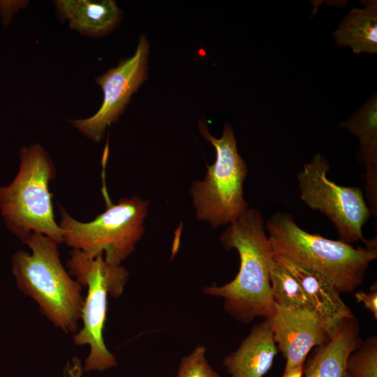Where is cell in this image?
<instances>
[{"label": "cell", "instance_id": "obj_11", "mask_svg": "<svg viewBox=\"0 0 377 377\" xmlns=\"http://www.w3.org/2000/svg\"><path fill=\"white\" fill-rule=\"evenodd\" d=\"M274 256L299 281L313 312L331 337L343 318L354 315L327 277L291 258L276 253Z\"/></svg>", "mask_w": 377, "mask_h": 377}, {"label": "cell", "instance_id": "obj_18", "mask_svg": "<svg viewBox=\"0 0 377 377\" xmlns=\"http://www.w3.org/2000/svg\"><path fill=\"white\" fill-rule=\"evenodd\" d=\"M343 377H377V337L370 335L348 355Z\"/></svg>", "mask_w": 377, "mask_h": 377}, {"label": "cell", "instance_id": "obj_14", "mask_svg": "<svg viewBox=\"0 0 377 377\" xmlns=\"http://www.w3.org/2000/svg\"><path fill=\"white\" fill-rule=\"evenodd\" d=\"M340 126L355 135L360 149L359 160L364 165L365 194L371 215H377V94L369 97L363 105Z\"/></svg>", "mask_w": 377, "mask_h": 377}, {"label": "cell", "instance_id": "obj_19", "mask_svg": "<svg viewBox=\"0 0 377 377\" xmlns=\"http://www.w3.org/2000/svg\"><path fill=\"white\" fill-rule=\"evenodd\" d=\"M206 353L204 346H195L182 358L176 377H221L209 364Z\"/></svg>", "mask_w": 377, "mask_h": 377}, {"label": "cell", "instance_id": "obj_12", "mask_svg": "<svg viewBox=\"0 0 377 377\" xmlns=\"http://www.w3.org/2000/svg\"><path fill=\"white\" fill-rule=\"evenodd\" d=\"M362 341L355 316L343 318L330 339L305 360L302 377H343L347 358Z\"/></svg>", "mask_w": 377, "mask_h": 377}, {"label": "cell", "instance_id": "obj_10", "mask_svg": "<svg viewBox=\"0 0 377 377\" xmlns=\"http://www.w3.org/2000/svg\"><path fill=\"white\" fill-rule=\"evenodd\" d=\"M268 321L278 351L286 359L284 372L304 364L307 355L316 346L331 337L316 314L308 310H294L275 303Z\"/></svg>", "mask_w": 377, "mask_h": 377}, {"label": "cell", "instance_id": "obj_7", "mask_svg": "<svg viewBox=\"0 0 377 377\" xmlns=\"http://www.w3.org/2000/svg\"><path fill=\"white\" fill-rule=\"evenodd\" d=\"M199 128L203 138L214 147L216 159L207 165L204 179L192 183L190 192L197 219L217 228L232 223L249 208L243 191L248 169L229 124H225L219 138L213 136L202 122Z\"/></svg>", "mask_w": 377, "mask_h": 377}, {"label": "cell", "instance_id": "obj_4", "mask_svg": "<svg viewBox=\"0 0 377 377\" xmlns=\"http://www.w3.org/2000/svg\"><path fill=\"white\" fill-rule=\"evenodd\" d=\"M20 159L13 181L0 187V211L7 228L21 241L32 232H40L59 244L64 243L49 190L57 174L53 161L38 143L22 147Z\"/></svg>", "mask_w": 377, "mask_h": 377}, {"label": "cell", "instance_id": "obj_15", "mask_svg": "<svg viewBox=\"0 0 377 377\" xmlns=\"http://www.w3.org/2000/svg\"><path fill=\"white\" fill-rule=\"evenodd\" d=\"M54 4L59 17L68 20L72 29L89 36L108 32L121 18L113 0H59Z\"/></svg>", "mask_w": 377, "mask_h": 377}, {"label": "cell", "instance_id": "obj_3", "mask_svg": "<svg viewBox=\"0 0 377 377\" xmlns=\"http://www.w3.org/2000/svg\"><path fill=\"white\" fill-rule=\"evenodd\" d=\"M274 252L291 258L327 277L339 294L351 293L364 279L377 258L376 237L364 246L353 247L303 230L288 212H277L265 222Z\"/></svg>", "mask_w": 377, "mask_h": 377}, {"label": "cell", "instance_id": "obj_22", "mask_svg": "<svg viewBox=\"0 0 377 377\" xmlns=\"http://www.w3.org/2000/svg\"><path fill=\"white\" fill-rule=\"evenodd\" d=\"M304 364L297 366L287 372L283 373L281 377H302Z\"/></svg>", "mask_w": 377, "mask_h": 377}, {"label": "cell", "instance_id": "obj_20", "mask_svg": "<svg viewBox=\"0 0 377 377\" xmlns=\"http://www.w3.org/2000/svg\"><path fill=\"white\" fill-rule=\"evenodd\" d=\"M356 302L362 303L367 310H368L377 320V288L376 283L373 285L370 292L357 291L355 293Z\"/></svg>", "mask_w": 377, "mask_h": 377}, {"label": "cell", "instance_id": "obj_5", "mask_svg": "<svg viewBox=\"0 0 377 377\" xmlns=\"http://www.w3.org/2000/svg\"><path fill=\"white\" fill-rule=\"evenodd\" d=\"M66 265L70 275L87 288L81 311L82 327L73 337L75 345L90 348L83 371L103 372L117 367L115 356L105 343L103 330L108 297L123 294L129 273L121 264L106 261L103 254L91 257L76 249L71 252Z\"/></svg>", "mask_w": 377, "mask_h": 377}, {"label": "cell", "instance_id": "obj_1", "mask_svg": "<svg viewBox=\"0 0 377 377\" xmlns=\"http://www.w3.org/2000/svg\"><path fill=\"white\" fill-rule=\"evenodd\" d=\"M226 250L235 249L239 268L235 277L223 286L212 285L203 292L223 300V309L240 323L257 317L267 318L275 311L269 279L274 250L260 211L248 208L230 223L220 236Z\"/></svg>", "mask_w": 377, "mask_h": 377}, {"label": "cell", "instance_id": "obj_9", "mask_svg": "<svg viewBox=\"0 0 377 377\" xmlns=\"http://www.w3.org/2000/svg\"><path fill=\"white\" fill-rule=\"evenodd\" d=\"M149 51L147 39L141 36L132 57L96 78L103 93L101 106L89 118L71 121L75 128L96 142L101 140L107 127L117 120L133 94L146 80Z\"/></svg>", "mask_w": 377, "mask_h": 377}, {"label": "cell", "instance_id": "obj_17", "mask_svg": "<svg viewBox=\"0 0 377 377\" xmlns=\"http://www.w3.org/2000/svg\"><path fill=\"white\" fill-rule=\"evenodd\" d=\"M269 279L272 297L276 304L290 309L313 312L309 300L299 281L274 256L270 266Z\"/></svg>", "mask_w": 377, "mask_h": 377}, {"label": "cell", "instance_id": "obj_21", "mask_svg": "<svg viewBox=\"0 0 377 377\" xmlns=\"http://www.w3.org/2000/svg\"><path fill=\"white\" fill-rule=\"evenodd\" d=\"M83 365L80 359L73 357L70 363H68L64 369L63 377H82Z\"/></svg>", "mask_w": 377, "mask_h": 377}, {"label": "cell", "instance_id": "obj_13", "mask_svg": "<svg viewBox=\"0 0 377 377\" xmlns=\"http://www.w3.org/2000/svg\"><path fill=\"white\" fill-rule=\"evenodd\" d=\"M268 321L254 324L238 348L222 360L229 377H263L278 353Z\"/></svg>", "mask_w": 377, "mask_h": 377}, {"label": "cell", "instance_id": "obj_8", "mask_svg": "<svg viewBox=\"0 0 377 377\" xmlns=\"http://www.w3.org/2000/svg\"><path fill=\"white\" fill-rule=\"evenodd\" d=\"M328 161L317 154L303 165L297 175L301 200L313 211L325 214L334 226L339 240L352 244L359 241L367 245L362 228L371 212L362 190L343 186L329 179Z\"/></svg>", "mask_w": 377, "mask_h": 377}, {"label": "cell", "instance_id": "obj_16", "mask_svg": "<svg viewBox=\"0 0 377 377\" xmlns=\"http://www.w3.org/2000/svg\"><path fill=\"white\" fill-rule=\"evenodd\" d=\"M364 8H352L333 32L336 43L355 54L377 53V1H362Z\"/></svg>", "mask_w": 377, "mask_h": 377}, {"label": "cell", "instance_id": "obj_6", "mask_svg": "<svg viewBox=\"0 0 377 377\" xmlns=\"http://www.w3.org/2000/svg\"><path fill=\"white\" fill-rule=\"evenodd\" d=\"M103 193L106 209L94 219L80 221L61 207L59 225L64 242L73 249L91 257L103 254L106 261L121 264L133 252L144 235L148 202L134 196L121 198L117 204H113L105 188Z\"/></svg>", "mask_w": 377, "mask_h": 377}, {"label": "cell", "instance_id": "obj_2", "mask_svg": "<svg viewBox=\"0 0 377 377\" xmlns=\"http://www.w3.org/2000/svg\"><path fill=\"white\" fill-rule=\"evenodd\" d=\"M22 242L31 253L19 250L13 256L12 272L17 288L55 327L75 334L84 297L82 286L61 263L59 244L40 232H32Z\"/></svg>", "mask_w": 377, "mask_h": 377}]
</instances>
